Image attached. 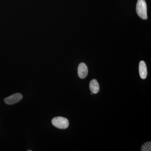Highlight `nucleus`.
Returning a JSON list of instances; mask_svg holds the SVG:
<instances>
[{"instance_id": "1", "label": "nucleus", "mask_w": 151, "mask_h": 151, "mask_svg": "<svg viewBox=\"0 0 151 151\" xmlns=\"http://www.w3.org/2000/svg\"><path fill=\"white\" fill-rule=\"evenodd\" d=\"M136 11L138 15L144 20L147 19V6L145 0H138L136 6Z\"/></svg>"}, {"instance_id": "5", "label": "nucleus", "mask_w": 151, "mask_h": 151, "mask_svg": "<svg viewBox=\"0 0 151 151\" xmlns=\"http://www.w3.org/2000/svg\"><path fill=\"white\" fill-rule=\"evenodd\" d=\"M139 73L141 78L143 79H145L147 75V65L145 61L142 60L139 63Z\"/></svg>"}, {"instance_id": "2", "label": "nucleus", "mask_w": 151, "mask_h": 151, "mask_svg": "<svg viewBox=\"0 0 151 151\" xmlns=\"http://www.w3.org/2000/svg\"><path fill=\"white\" fill-rule=\"evenodd\" d=\"M52 123L55 127L61 129H67L69 126L68 120L64 117H55L52 120Z\"/></svg>"}, {"instance_id": "4", "label": "nucleus", "mask_w": 151, "mask_h": 151, "mask_svg": "<svg viewBox=\"0 0 151 151\" xmlns=\"http://www.w3.org/2000/svg\"><path fill=\"white\" fill-rule=\"evenodd\" d=\"M88 68L84 63H81L78 68V76L81 79L86 78L88 74Z\"/></svg>"}, {"instance_id": "3", "label": "nucleus", "mask_w": 151, "mask_h": 151, "mask_svg": "<svg viewBox=\"0 0 151 151\" xmlns=\"http://www.w3.org/2000/svg\"><path fill=\"white\" fill-rule=\"evenodd\" d=\"M23 98L22 95L20 93H17L5 98L4 102L9 105H13L19 102Z\"/></svg>"}, {"instance_id": "7", "label": "nucleus", "mask_w": 151, "mask_h": 151, "mask_svg": "<svg viewBox=\"0 0 151 151\" xmlns=\"http://www.w3.org/2000/svg\"><path fill=\"white\" fill-rule=\"evenodd\" d=\"M151 150V142H147L143 145L141 149L142 151H150Z\"/></svg>"}, {"instance_id": "6", "label": "nucleus", "mask_w": 151, "mask_h": 151, "mask_svg": "<svg viewBox=\"0 0 151 151\" xmlns=\"http://www.w3.org/2000/svg\"><path fill=\"white\" fill-rule=\"evenodd\" d=\"M89 88L93 94H97L99 92L100 86L96 79H94L91 80L89 84Z\"/></svg>"}, {"instance_id": "8", "label": "nucleus", "mask_w": 151, "mask_h": 151, "mask_svg": "<svg viewBox=\"0 0 151 151\" xmlns=\"http://www.w3.org/2000/svg\"><path fill=\"white\" fill-rule=\"evenodd\" d=\"M28 151H32L31 150H28Z\"/></svg>"}]
</instances>
